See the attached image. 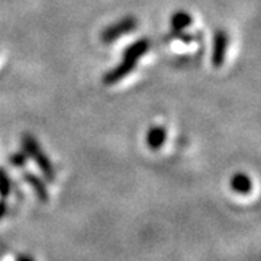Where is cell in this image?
I'll list each match as a JSON object with an SVG mask.
<instances>
[{
  "mask_svg": "<svg viewBox=\"0 0 261 261\" xmlns=\"http://www.w3.org/2000/svg\"><path fill=\"white\" fill-rule=\"evenodd\" d=\"M149 45L151 44H149L148 39H144V38L135 41L134 44H130L129 47L123 51L121 63L105 74L103 83L106 86H113V84L119 83L122 79H125L129 73H132L138 64L141 57L148 53Z\"/></svg>",
  "mask_w": 261,
  "mask_h": 261,
  "instance_id": "cell-1",
  "label": "cell"
},
{
  "mask_svg": "<svg viewBox=\"0 0 261 261\" xmlns=\"http://www.w3.org/2000/svg\"><path fill=\"white\" fill-rule=\"evenodd\" d=\"M22 147H23V151L29 159H32L37 163V166L45 174V177L53 180L54 178V167H53L49 159L45 155V152L42 151L41 145L38 144V141L32 135H23Z\"/></svg>",
  "mask_w": 261,
  "mask_h": 261,
  "instance_id": "cell-2",
  "label": "cell"
},
{
  "mask_svg": "<svg viewBox=\"0 0 261 261\" xmlns=\"http://www.w3.org/2000/svg\"><path fill=\"white\" fill-rule=\"evenodd\" d=\"M138 28V20L134 16H125L119 19L118 22H115L112 25H109L108 28L102 32V41L105 44H111L115 42L116 39H119L123 35L129 34L132 31Z\"/></svg>",
  "mask_w": 261,
  "mask_h": 261,
  "instance_id": "cell-3",
  "label": "cell"
},
{
  "mask_svg": "<svg viewBox=\"0 0 261 261\" xmlns=\"http://www.w3.org/2000/svg\"><path fill=\"white\" fill-rule=\"evenodd\" d=\"M228 45H229L228 34L222 29L216 31L214 35V48H212V64L215 67H221L224 64Z\"/></svg>",
  "mask_w": 261,
  "mask_h": 261,
  "instance_id": "cell-4",
  "label": "cell"
},
{
  "mask_svg": "<svg viewBox=\"0 0 261 261\" xmlns=\"http://www.w3.org/2000/svg\"><path fill=\"white\" fill-rule=\"evenodd\" d=\"M167 138V130L163 126H152L151 129L147 132V144L149 148L160 149Z\"/></svg>",
  "mask_w": 261,
  "mask_h": 261,
  "instance_id": "cell-5",
  "label": "cell"
},
{
  "mask_svg": "<svg viewBox=\"0 0 261 261\" xmlns=\"http://www.w3.org/2000/svg\"><path fill=\"white\" fill-rule=\"evenodd\" d=\"M192 25V16L185 12V10H180L177 13H174L173 16H171V28L173 31L176 32V34H180V32H183L185 29L189 28Z\"/></svg>",
  "mask_w": 261,
  "mask_h": 261,
  "instance_id": "cell-6",
  "label": "cell"
},
{
  "mask_svg": "<svg viewBox=\"0 0 261 261\" xmlns=\"http://www.w3.org/2000/svg\"><path fill=\"white\" fill-rule=\"evenodd\" d=\"M231 187L237 193H248L251 190V180L244 173H238L231 180Z\"/></svg>",
  "mask_w": 261,
  "mask_h": 261,
  "instance_id": "cell-7",
  "label": "cell"
},
{
  "mask_svg": "<svg viewBox=\"0 0 261 261\" xmlns=\"http://www.w3.org/2000/svg\"><path fill=\"white\" fill-rule=\"evenodd\" d=\"M25 178H27L28 183H31L32 187L37 190L38 195L45 200V199H47V190H45V187H44V183L41 181V178H38L37 176H34V174H25Z\"/></svg>",
  "mask_w": 261,
  "mask_h": 261,
  "instance_id": "cell-8",
  "label": "cell"
},
{
  "mask_svg": "<svg viewBox=\"0 0 261 261\" xmlns=\"http://www.w3.org/2000/svg\"><path fill=\"white\" fill-rule=\"evenodd\" d=\"M10 163L13 164V166H16V167H23V164H25V155L23 154H15V155H12V159H10Z\"/></svg>",
  "mask_w": 261,
  "mask_h": 261,
  "instance_id": "cell-9",
  "label": "cell"
}]
</instances>
